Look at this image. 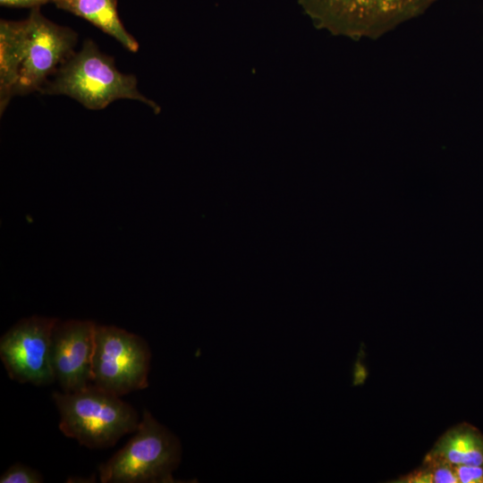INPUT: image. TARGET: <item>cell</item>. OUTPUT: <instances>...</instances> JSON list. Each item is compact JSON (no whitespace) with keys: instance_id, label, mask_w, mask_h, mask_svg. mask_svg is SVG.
Listing matches in <instances>:
<instances>
[{"instance_id":"cell-6","label":"cell","mask_w":483,"mask_h":483,"mask_svg":"<svg viewBox=\"0 0 483 483\" xmlns=\"http://www.w3.org/2000/svg\"><path fill=\"white\" fill-rule=\"evenodd\" d=\"M58 318L33 315L17 321L0 338V359L8 377L21 384H52L50 346Z\"/></svg>"},{"instance_id":"cell-9","label":"cell","mask_w":483,"mask_h":483,"mask_svg":"<svg viewBox=\"0 0 483 483\" xmlns=\"http://www.w3.org/2000/svg\"><path fill=\"white\" fill-rule=\"evenodd\" d=\"M28 20L0 21V113L4 112L17 84L26 55Z\"/></svg>"},{"instance_id":"cell-12","label":"cell","mask_w":483,"mask_h":483,"mask_svg":"<svg viewBox=\"0 0 483 483\" xmlns=\"http://www.w3.org/2000/svg\"><path fill=\"white\" fill-rule=\"evenodd\" d=\"M44 478L38 470L17 462L11 465L0 477V483H41Z\"/></svg>"},{"instance_id":"cell-10","label":"cell","mask_w":483,"mask_h":483,"mask_svg":"<svg viewBox=\"0 0 483 483\" xmlns=\"http://www.w3.org/2000/svg\"><path fill=\"white\" fill-rule=\"evenodd\" d=\"M426 457L453 466H483V435L468 423L459 424L448 429Z\"/></svg>"},{"instance_id":"cell-3","label":"cell","mask_w":483,"mask_h":483,"mask_svg":"<svg viewBox=\"0 0 483 483\" xmlns=\"http://www.w3.org/2000/svg\"><path fill=\"white\" fill-rule=\"evenodd\" d=\"M178 437L144 410L135 435L98 466L102 483H174L182 459Z\"/></svg>"},{"instance_id":"cell-1","label":"cell","mask_w":483,"mask_h":483,"mask_svg":"<svg viewBox=\"0 0 483 483\" xmlns=\"http://www.w3.org/2000/svg\"><path fill=\"white\" fill-rule=\"evenodd\" d=\"M59 429L67 437L91 449L108 448L135 432L139 415L121 396L93 384L74 392H54Z\"/></svg>"},{"instance_id":"cell-7","label":"cell","mask_w":483,"mask_h":483,"mask_svg":"<svg viewBox=\"0 0 483 483\" xmlns=\"http://www.w3.org/2000/svg\"><path fill=\"white\" fill-rule=\"evenodd\" d=\"M28 20L29 38L25 58L13 90L15 95L40 91L47 78L74 53L76 33L47 19L39 7L32 8Z\"/></svg>"},{"instance_id":"cell-14","label":"cell","mask_w":483,"mask_h":483,"mask_svg":"<svg viewBox=\"0 0 483 483\" xmlns=\"http://www.w3.org/2000/svg\"><path fill=\"white\" fill-rule=\"evenodd\" d=\"M55 0H51V2H54Z\"/></svg>"},{"instance_id":"cell-13","label":"cell","mask_w":483,"mask_h":483,"mask_svg":"<svg viewBox=\"0 0 483 483\" xmlns=\"http://www.w3.org/2000/svg\"><path fill=\"white\" fill-rule=\"evenodd\" d=\"M51 0H0L1 5L14 7H39Z\"/></svg>"},{"instance_id":"cell-2","label":"cell","mask_w":483,"mask_h":483,"mask_svg":"<svg viewBox=\"0 0 483 483\" xmlns=\"http://www.w3.org/2000/svg\"><path fill=\"white\" fill-rule=\"evenodd\" d=\"M40 91L48 95H65L91 110H100L120 98L139 100L154 111L159 107L138 89L134 75L117 70L114 59L103 54L87 39L81 49L73 53L47 81Z\"/></svg>"},{"instance_id":"cell-11","label":"cell","mask_w":483,"mask_h":483,"mask_svg":"<svg viewBox=\"0 0 483 483\" xmlns=\"http://www.w3.org/2000/svg\"><path fill=\"white\" fill-rule=\"evenodd\" d=\"M57 7L80 16L115 38L125 48L137 52L139 44L123 27L116 0H55Z\"/></svg>"},{"instance_id":"cell-4","label":"cell","mask_w":483,"mask_h":483,"mask_svg":"<svg viewBox=\"0 0 483 483\" xmlns=\"http://www.w3.org/2000/svg\"><path fill=\"white\" fill-rule=\"evenodd\" d=\"M437 0H298L319 29L353 39L382 37Z\"/></svg>"},{"instance_id":"cell-8","label":"cell","mask_w":483,"mask_h":483,"mask_svg":"<svg viewBox=\"0 0 483 483\" xmlns=\"http://www.w3.org/2000/svg\"><path fill=\"white\" fill-rule=\"evenodd\" d=\"M96 326L92 320L80 319H58L54 326L51 367L64 392L78 391L91 384Z\"/></svg>"},{"instance_id":"cell-5","label":"cell","mask_w":483,"mask_h":483,"mask_svg":"<svg viewBox=\"0 0 483 483\" xmlns=\"http://www.w3.org/2000/svg\"><path fill=\"white\" fill-rule=\"evenodd\" d=\"M150 360L149 346L141 336L97 324L91 384L119 396L147 388Z\"/></svg>"}]
</instances>
